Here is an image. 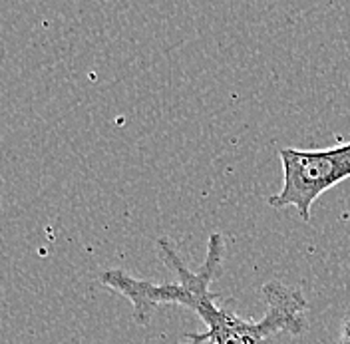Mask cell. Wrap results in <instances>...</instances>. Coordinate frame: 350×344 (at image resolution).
Wrapping results in <instances>:
<instances>
[{"label": "cell", "mask_w": 350, "mask_h": 344, "mask_svg": "<svg viewBox=\"0 0 350 344\" xmlns=\"http://www.w3.org/2000/svg\"><path fill=\"white\" fill-rule=\"evenodd\" d=\"M157 253L161 261L175 273V282H152V280L135 279L122 269H106L100 273V282L122 295L131 302L133 323L139 326L150 324L153 313L161 304H179L197 313L207 301L221 297L211 291L213 280L221 275V263L225 255V239L213 233L207 243V257L197 271H189L185 263L179 259L175 247L167 237L157 239Z\"/></svg>", "instance_id": "obj_1"}, {"label": "cell", "mask_w": 350, "mask_h": 344, "mask_svg": "<svg viewBox=\"0 0 350 344\" xmlns=\"http://www.w3.org/2000/svg\"><path fill=\"white\" fill-rule=\"evenodd\" d=\"M283 163V187L269 197V205L275 209L297 207L301 219L310 221V209L321 195L350 177V163L342 146L327 150L279 151Z\"/></svg>", "instance_id": "obj_3"}, {"label": "cell", "mask_w": 350, "mask_h": 344, "mask_svg": "<svg viewBox=\"0 0 350 344\" xmlns=\"http://www.w3.org/2000/svg\"><path fill=\"white\" fill-rule=\"evenodd\" d=\"M342 150H345V155H347V159H349L350 163V142L349 144H342Z\"/></svg>", "instance_id": "obj_5"}, {"label": "cell", "mask_w": 350, "mask_h": 344, "mask_svg": "<svg viewBox=\"0 0 350 344\" xmlns=\"http://www.w3.org/2000/svg\"><path fill=\"white\" fill-rule=\"evenodd\" d=\"M338 344H350V317H347V319H345V323H342Z\"/></svg>", "instance_id": "obj_4"}, {"label": "cell", "mask_w": 350, "mask_h": 344, "mask_svg": "<svg viewBox=\"0 0 350 344\" xmlns=\"http://www.w3.org/2000/svg\"><path fill=\"white\" fill-rule=\"evenodd\" d=\"M261 293L267 302L262 319L245 321L235 315L233 301L219 306V297L205 302L196 313L207 324V330L185 334L181 344H269V339L279 332H288L293 336L305 332L306 299L303 291L279 280H269L262 285Z\"/></svg>", "instance_id": "obj_2"}]
</instances>
